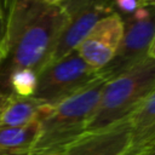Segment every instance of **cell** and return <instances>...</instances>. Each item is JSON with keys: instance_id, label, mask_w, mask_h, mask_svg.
Masks as SVG:
<instances>
[{"instance_id": "cell-11", "label": "cell", "mask_w": 155, "mask_h": 155, "mask_svg": "<svg viewBox=\"0 0 155 155\" xmlns=\"http://www.w3.org/2000/svg\"><path fill=\"white\" fill-rule=\"evenodd\" d=\"M132 127L131 144L150 126L155 124V91L128 117Z\"/></svg>"}, {"instance_id": "cell-14", "label": "cell", "mask_w": 155, "mask_h": 155, "mask_svg": "<svg viewBox=\"0 0 155 155\" xmlns=\"http://www.w3.org/2000/svg\"><path fill=\"white\" fill-rule=\"evenodd\" d=\"M115 11L121 16L132 15L139 6L138 0H114Z\"/></svg>"}, {"instance_id": "cell-8", "label": "cell", "mask_w": 155, "mask_h": 155, "mask_svg": "<svg viewBox=\"0 0 155 155\" xmlns=\"http://www.w3.org/2000/svg\"><path fill=\"white\" fill-rule=\"evenodd\" d=\"M131 140V122L125 119L107 128L84 133L64 150V155H125Z\"/></svg>"}, {"instance_id": "cell-6", "label": "cell", "mask_w": 155, "mask_h": 155, "mask_svg": "<svg viewBox=\"0 0 155 155\" xmlns=\"http://www.w3.org/2000/svg\"><path fill=\"white\" fill-rule=\"evenodd\" d=\"M61 7L67 22L50 62L74 51L101 19L115 12L114 0H64Z\"/></svg>"}, {"instance_id": "cell-2", "label": "cell", "mask_w": 155, "mask_h": 155, "mask_svg": "<svg viewBox=\"0 0 155 155\" xmlns=\"http://www.w3.org/2000/svg\"><path fill=\"white\" fill-rule=\"evenodd\" d=\"M104 82L98 78L75 94L50 105L40 119V132L28 155L64 151L86 133Z\"/></svg>"}, {"instance_id": "cell-21", "label": "cell", "mask_w": 155, "mask_h": 155, "mask_svg": "<svg viewBox=\"0 0 155 155\" xmlns=\"http://www.w3.org/2000/svg\"><path fill=\"white\" fill-rule=\"evenodd\" d=\"M40 155H64V151H58V153H46V154H40Z\"/></svg>"}, {"instance_id": "cell-22", "label": "cell", "mask_w": 155, "mask_h": 155, "mask_svg": "<svg viewBox=\"0 0 155 155\" xmlns=\"http://www.w3.org/2000/svg\"><path fill=\"white\" fill-rule=\"evenodd\" d=\"M0 155H10V154H6V153H1V151H0Z\"/></svg>"}, {"instance_id": "cell-19", "label": "cell", "mask_w": 155, "mask_h": 155, "mask_svg": "<svg viewBox=\"0 0 155 155\" xmlns=\"http://www.w3.org/2000/svg\"><path fill=\"white\" fill-rule=\"evenodd\" d=\"M42 2H46V4H50V5H61L64 0H40Z\"/></svg>"}, {"instance_id": "cell-18", "label": "cell", "mask_w": 155, "mask_h": 155, "mask_svg": "<svg viewBox=\"0 0 155 155\" xmlns=\"http://www.w3.org/2000/svg\"><path fill=\"white\" fill-rule=\"evenodd\" d=\"M0 57H1V56H0ZM7 97H8V96H5V94L0 91V111H1V109L4 108V105H5L6 101H7Z\"/></svg>"}, {"instance_id": "cell-12", "label": "cell", "mask_w": 155, "mask_h": 155, "mask_svg": "<svg viewBox=\"0 0 155 155\" xmlns=\"http://www.w3.org/2000/svg\"><path fill=\"white\" fill-rule=\"evenodd\" d=\"M38 74L30 69L15 71L8 79V93L21 97H33L36 90Z\"/></svg>"}, {"instance_id": "cell-24", "label": "cell", "mask_w": 155, "mask_h": 155, "mask_svg": "<svg viewBox=\"0 0 155 155\" xmlns=\"http://www.w3.org/2000/svg\"><path fill=\"white\" fill-rule=\"evenodd\" d=\"M136 155H142V154H136Z\"/></svg>"}, {"instance_id": "cell-7", "label": "cell", "mask_w": 155, "mask_h": 155, "mask_svg": "<svg viewBox=\"0 0 155 155\" xmlns=\"http://www.w3.org/2000/svg\"><path fill=\"white\" fill-rule=\"evenodd\" d=\"M124 34V19L115 11L101 19L76 46L80 57L97 71L114 57Z\"/></svg>"}, {"instance_id": "cell-17", "label": "cell", "mask_w": 155, "mask_h": 155, "mask_svg": "<svg viewBox=\"0 0 155 155\" xmlns=\"http://www.w3.org/2000/svg\"><path fill=\"white\" fill-rule=\"evenodd\" d=\"M148 56L151 57V58H155V38L150 45V48H149V52H148Z\"/></svg>"}, {"instance_id": "cell-4", "label": "cell", "mask_w": 155, "mask_h": 155, "mask_svg": "<svg viewBox=\"0 0 155 155\" xmlns=\"http://www.w3.org/2000/svg\"><path fill=\"white\" fill-rule=\"evenodd\" d=\"M98 78L97 70L90 67L74 50L62 58L50 62L38 73V84L33 97L45 104L54 105Z\"/></svg>"}, {"instance_id": "cell-1", "label": "cell", "mask_w": 155, "mask_h": 155, "mask_svg": "<svg viewBox=\"0 0 155 155\" xmlns=\"http://www.w3.org/2000/svg\"><path fill=\"white\" fill-rule=\"evenodd\" d=\"M6 21V41L0 57V91L10 96L8 79L15 71L30 69L38 74L51 61L67 16L61 5L10 0Z\"/></svg>"}, {"instance_id": "cell-9", "label": "cell", "mask_w": 155, "mask_h": 155, "mask_svg": "<svg viewBox=\"0 0 155 155\" xmlns=\"http://www.w3.org/2000/svg\"><path fill=\"white\" fill-rule=\"evenodd\" d=\"M50 105L34 97L10 94L0 111V126L22 127L40 121Z\"/></svg>"}, {"instance_id": "cell-15", "label": "cell", "mask_w": 155, "mask_h": 155, "mask_svg": "<svg viewBox=\"0 0 155 155\" xmlns=\"http://www.w3.org/2000/svg\"><path fill=\"white\" fill-rule=\"evenodd\" d=\"M6 31H7V21L6 13L2 8H0V56L2 54L5 41H6Z\"/></svg>"}, {"instance_id": "cell-20", "label": "cell", "mask_w": 155, "mask_h": 155, "mask_svg": "<svg viewBox=\"0 0 155 155\" xmlns=\"http://www.w3.org/2000/svg\"><path fill=\"white\" fill-rule=\"evenodd\" d=\"M142 155H155V145H153L151 148H149L145 151H143Z\"/></svg>"}, {"instance_id": "cell-10", "label": "cell", "mask_w": 155, "mask_h": 155, "mask_svg": "<svg viewBox=\"0 0 155 155\" xmlns=\"http://www.w3.org/2000/svg\"><path fill=\"white\" fill-rule=\"evenodd\" d=\"M40 121L22 127L0 126V151L10 155H28L38 139Z\"/></svg>"}, {"instance_id": "cell-3", "label": "cell", "mask_w": 155, "mask_h": 155, "mask_svg": "<svg viewBox=\"0 0 155 155\" xmlns=\"http://www.w3.org/2000/svg\"><path fill=\"white\" fill-rule=\"evenodd\" d=\"M155 91V58L139 63L104 82L86 132L98 131L128 119Z\"/></svg>"}, {"instance_id": "cell-16", "label": "cell", "mask_w": 155, "mask_h": 155, "mask_svg": "<svg viewBox=\"0 0 155 155\" xmlns=\"http://www.w3.org/2000/svg\"><path fill=\"white\" fill-rule=\"evenodd\" d=\"M139 6H154L155 7V0H138Z\"/></svg>"}, {"instance_id": "cell-5", "label": "cell", "mask_w": 155, "mask_h": 155, "mask_svg": "<svg viewBox=\"0 0 155 155\" xmlns=\"http://www.w3.org/2000/svg\"><path fill=\"white\" fill-rule=\"evenodd\" d=\"M121 17L124 19V34L117 51L113 59L97 71V75L105 81L144 59L155 38L154 6H138L132 15Z\"/></svg>"}, {"instance_id": "cell-13", "label": "cell", "mask_w": 155, "mask_h": 155, "mask_svg": "<svg viewBox=\"0 0 155 155\" xmlns=\"http://www.w3.org/2000/svg\"><path fill=\"white\" fill-rule=\"evenodd\" d=\"M155 145V124L150 126L147 131H144L128 148L125 155H136L142 154L147 149Z\"/></svg>"}, {"instance_id": "cell-23", "label": "cell", "mask_w": 155, "mask_h": 155, "mask_svg": "<svg viewBox=\"0 0 155 155\" xmlns=\"http://www.w3.org/2000/svg\"><path fill=\"white\" fill-rule=\"evenodd\" d=\"M0 8H2V4H1V0H0Z\"/></svg>"}]
</instances>
